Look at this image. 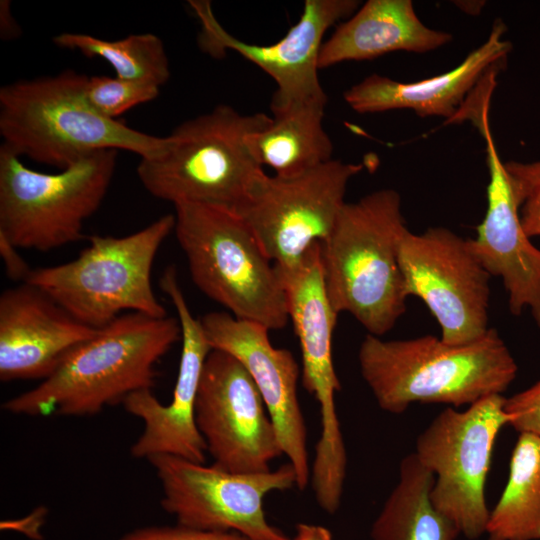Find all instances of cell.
I'll return each instance as SVG.
<instances>
[{
	"instance_id": "cell-30",
	"label": "cell",
	"mask_w": 540,
	"mask_h": 540,
	"mask_svg": "<svg viewBox=\"0 0 540 540\" xmlns=\"http://www.w3.org/2000/svg\"><path fill=\"white\" fill-rule=\"evenodd\" d=\"M18 249L0 233V255L3 260L6 276L13 281L25 283L32 269L19 254Z\"/></svg>"
},
{
	"instance_id": "cell-26",
	"label": "cell",
	"mask_w": 540,
	"mask_h": 540,
	"mask_svg": "<svg viewBox=\"0 0 540 540\" xmlns=\"http://www.w3.org/2000/svg\"><path fill=\"white\" fill-rule=\"evenodd\" d=\"M160 87L107 75L88 76L84 90L87 104L100 116L117 120L133 107L157 98Z\"/></svg>"
},
{
	"instance_id": "cell-28",
	"label": "cell",
	"mask_w": 540,
	"mask_h": 540,
	"mask_svg": "<svg viewBox=\"0 0 540 540\" xmlns=\"http://www.w3.org/2000/svg\"><path fill=\"white\" fill-rule=\"evenodd\" d=\"M504 409L509 426L518 433L540 437V380L523 391L505 397Z\"/></svg>"
},
{
	"instance_id": "cell-3",
	"label": "cell",
	"mask_w": 540,
	"mask_h": 540,
	"mask_svg": "<svg viewBox=\"0 0 540 540\" xmlns=\"http://www.w3.org/2000/svg\"><path fill=\"white\" fill-rule=\"evenodd\" d=\"M408 230L400 194L384 188L346 202L320 242L323 279L334 310L351 314L367 334L383 336L406 311L399 247Z\"/></svg>"
},
{
	"instance_id": "cell-2",
	"label": "cell",
	"mask_w": 540,
	"mask_h": 540,
	"mask_svg": "<svg viewBox=\"0 0 540 540\" xmlns=\"http://www.w3.org/2000/svg\"><path fill=\"white\" fill-rule=\"evenodd\" d=\"M181 339L178 318L128 312L74 348L36 387L2 408L26 416H93L152 389L156 363Z\"/></svg>"
},
{
	"instance_id": "cell-8",
	"label": "cell",
	"mask_w": 540,
	"mask_h": 540,
	"mask_svg": "<svg viewBox=\"0 0 540 540\" xmlns=\"http://www.w3.org/2000/svg\"><path fill=\"white\" fill-rule=\"evenodd\" d=\"M116 149L96 151L58 173L35 171L0 147V233L19 249L50 251L76 242L101 206Z\"/></svg>"
},
{
	"instance_id": "cell-12",
	"label": "cell",
	"mask_w": 540,
	"mask_h": 540,
	"mask_svg": "<svg viewBox=\"0 0 540 540\" xmlns=\"http://www.w3.org/2000/svg\"><path fill=\"white\" fill-rule=\"evenodd\" d=\"M407 296L420 298L441 329V340L462 345L488 330L490 278L467 239L444 227L408 230L399 247Z\"/></svg>"
},
{
	"instance_id": "cell-9",
	"label": "cell",
	"mask_w": 540,
	"mask_h": 540,
	"mask_svg": "<svg viewBox=\"0 0 540 540\" xmlns=\"http://www.w3.org/2000/svg\"><path fill=\"white\" fill-rule=\"evenodd\" d=\"M504 404L503 395H492L463 411L447 407L416 439L414 454L434 475L432 503L469 540L486 533L485 487L497 436L508 425Z\"/></svg>"
},
{
	"instance_id": "cell-24",
	"label": "cell",
	"mask_w": 540,
	"mask_h": 540,
	"mask_svg": "<svg viewBox=\"0 0 540 540\" xmlns=\"http://www.w3.org/2000/svg\"><path fill=\"white\" fill-rule=\"evenodd\" d=\"M488 540H540V437L519 433L505 488L490 511Z\"/></svg>"
},
{
	"instance_id": "cell-17",
	"label": "cell",
	"mask_w": 540,
	"mask_h": 540,
	"mask_svg": "<svg viewBox=\"0 0 540 540\" xmlns=\"http://www.w3.org/2000/svg\"><path fill=\"white\" fill-rule=\"evenodd\" d=\"M473 124L485 141L489 183L485 216L467 244L483 268L501 278L510 312L520 316L528 308L540 328V249L523 230L514 190L492 136L489 109L484 108Z\"/></svg>"
},
{
	"instance_id": "cell-7",
	"label": "cell",
	"mask_w": 540,
	"mask_h": 540,
	"mask_svg": "<svg viewBox=\"0 0 540 540\" xmlns=\"http://www.w3.org/2000/svg\"><path fill=\"white\" fill-rule=\"evenodd\" d=\"M174 227L175 215L166 214L126 236L93 235L75 259L32 269L25 283L45 292L72 317L95 330L124 311L165 317L167 312L152 288L151 271L159 248Z\"/></svg>"
},
{
	"instance_id": "cell-4",
	"label": "cell",
	"mask_w": 540,
	"mask_h": 540,
	"mask_svg": "<svg viewBox=\"0 0 540 540\" xmlns=\"http://www.w3.org/2000/svg\"><path fill=\"white\" fill-rule=\"evenodd\" d=\"M88 76L73 69L0 89L2 145L18 156L65 169L104 149L127 150L149 158L165 146L166 138L104 118L87 104Z\"/></svg>"
},
{
	"instance_id": "cell-29",
	"label": "cell",
	"mask_w": 540,
	"mask_h": 540,
	"mask_svg": "<svg viewBox=\"0 0 540 540\" xmlns=\"http://www.w3.org/2000/svg\"><path fill=\"white\" fill-rule=\"evenodd\" d=\"M118 540H248L236 532L206 531L181 526H148L135 529Z\"/></svg>"
},
{
	"instance_id": "cell-32",
	"label": "cell",
	"mask_w": 540,
	"mask_h": 540,
	"mask_svg": "<svg viewBox=\"0 0 540 540\" xmlns=\"http://www.w3.org/2000/svg\"><path fill=\"white\" fill-rule=\"evenodd\" d=\"M1 36L4 39H11L19 34V28L16 25L10 13V2L1 1L0 3Z\"/></svg>"
},
{
	"instance_id": "cell-6",
	"label": "cell",
	"mask_w": 540,
	"mask_h": 540,
	"mask_svg": "<svg viewBox=\"0 0 540 540\" xmlns=\"http://www.w3.org/2000/svg\"><path fill=\"white\" fill-rule=\"evenodd\" d=\"M175 207V235L195 286L237 319L269 330L288 322L275 264L233 210L198 203Z\"/></svg>"
},
{
	"instance_id": "cell-16",
	"label": "cell",
	"mask_w": 540,
	"mask_h": 540,
	"mask_svg": "<svg viewBox=\"0 0 540 540\" xmlns=\"http://www.w3.org/2000/svg\"><path fill=\"white\" fill-rule=\"evenodd\" d=\"M211 349L234 356L257 386L275 426L283 454L304 490L311 475L307 429L297 395L300 367L293 354L276 348L269 329L227 312H210L199 318Z\"/></svg>"
},
{
	"instance_id": "cell-20",
	"label": "cell",
	"mask_w": 540,
	"mask_h": 540,
	"mask_svg": "<svg viewBox=\"0 0 540 540\" xmlns=\"http://www.w3.org/2000/svg\"><path fill=\"white\" fill-rule=\"evenodd\" d=\"M275 267L285 292L288 318L299 340L302 385L319 405L321 425L332 427L339 421L335 396L341 390L332 355L339 314L326 291L320 242L313 244L297 264Z\"/></svg>"
},
{
	"instance_id": "cell-5",
	"label": "cell",
	"mask_w": 540,
	"mask_h": 540,
	"mask_svg": "<svg viewBox=\"0 0 540 540\" xmlns=\"http://www.w3.org/2000/svg\"><path fill=\"white\" fill-rule=\"evenodd\" d=\"M271 116L242 114L218 105L178 125L160 153L141 158L136 173L152 196L180 203L234 209L253 179L264 169L248 138L265 128Z\"/></svg>"
},
{
	"instance_id": "cell-11",
	"label": "cell",
	"mask_w": 540,
	"mask_h": 540,
	"mask_svg": "<svg viewBox=\"0 0 540 540\" xmlns=\"http://www.w3.org/2000/svg\"><path fill=\"white\" fill-rule=\"evenodd\" d=\"M159 479L161 506L184 527L236 532L248 540H291L271 525L264 498L297 487L288 462L262 473H232L170 455L147 459Z\"/></svg>"
},
{
	"instance_id": "cell-27",
	"label": "cell",
	"mask_w": 540,
	"mask_h": 540,
	"mask_svg": "<svg viewBox=\"0 0 540 540\" xmlns=\"http://www.w3.org/2000/svg\"><path fill=\"white\" fill-rule=\"evenodd\" d=\"M505 168L519 206L524 232L529 238L540 236V160L529 163L508 161Z\"/></svg>"
},
{
	"instance_id": "cell-1",
	"label": "cell",
	"mask_w": 540,
	"mask_h": 540,
	"mask_svg": "<svg viewBox=\"0 0 540 540\" xmlns=\"http://www.w3.org/2000/svg\"><path fill=\"white\" fill-rule=\"evenodd\" d=\"M362 378L378 406L401 414L414 403L470 406L502 395L518 366L495 328L462 345L433 335L383 340L366 334L358 351Z\"/></svg>"
},
{
	"instance_id": "cell-15",
	"label": "cell",
	"mask_w": 540,
	"mask_h": 540,
	"mask_svg": "<svg viewBox=\"0 0 540 540\" xmlns=\"http://www.w3.org/2000/svg\"><path fill=\"white\" fill-rule=\"evenodd\" d=\"M160 288L173 304L181 330L182 350L172 400L163 405L151 389L131 393L124 409L144 424L143 432L131 446L135 458L170 455L195 463H205L207 447L195 420V404L202 370L212 350L201 326L186 302L174 266L160 278Z\"/></svg>"
},
{
	"instance_id": "cell-25",
	"label": "cell",
	"mask_w": 540,
	"mask_h": 540,
	"mask_svg": "<svg viewBox=\"0 0 540 540\" xmlns=\"http://www.w3.org/2000/svg\"><path fill=\"white\" fill-rule=\"evenodd\" d=\"M53 43L79 51L88 58L105 60L121 79L161 87L170 78V67L162 40L152 33L131 34L119 40H104L84 33H60Z\"/></svg>"
},
{
	"instance_id": "cell-19",
	"label": "cell",
	"mask_w": 540,
	"mask_h": 540,
	"mask_svg": "<svg viewBox=\"0 0 540 540\" xmlns=\"http://www.w3.org/2000/svg\"><path fill=\"white\" fill-rule=\"evenodd\" d=\"M505 31L504 23L496 20L487 40L445 73L415 82L372 74L346 90L344 100L362 114L409 109L420 117L440 116L449 122L485 76L503 67L512 47L503 39Z\"/></svg>"
},
{
	"instance_id": "cell-14",
	"label": "cell",
	"mask_w": 540,
	"mask_h": 540,
	"mask_svg": "<svg viewBox=\"0 0 540 540\" xmlns=\"http://www.w3.org/2000/svg\"><path fill=\"white\" fill-rule=\"evenodd\" d=\"M200 22L198 44L204 53L221 58L227 50L240 54L276 83L272 114L306 103H327L318 77V60L326 31L351 16L356 0H306L298 22L279 41L269 45L246 43L231 35L217 20L207 0H190Z\"/></svg>"
},
{
	"instance_id": "cell-13",
	"label": "cell",
	"mask_w": 540,
	"mask_h": 540,
	"mask_svg": "<svg viewBox=\"0 0 540 540\" xmlns=\"http://www.w3.org/2000/svg\"><path fill=\"white\" fill-rule=\"evenodd\" d=\"M195 420L213 466L262 473L283 452L264 400L245 367L212 349L200 379Z\"/></svg>"
},
{
	"instance_id": "cell-22",
	"label": "cell",
	"mask_w": 540,
	"mask_h": 540,
	"mask_svg": "<svg viewBox=\"0 0 540 540\" xmlns=\"http://www.w3.org/2000/svg\"><path fill=\"white\" fill-rule=\"evenodd\" d=\"M325 106L306 103L272 114L270 123L248 138L256 161L284 177L331 161L333 143L323 128Z\"/></svg>"
},
{
	"instance_id": "cell-18",
	"label": "cell",
	"mask_w": 540,
	"mask_h": 540,
	"mask_svg": "<svg viewBox=\"0 0 540 540\" xmlns=\"http://www.w3.org/2000/svg\"><path fill=\"white\" fill-rule=\"evenodd\" d=\"M96 332L31 284L7 289L0 296V380H44Z\"/></svg>"
},
{
	"instance_id": "cell-23",
	"label": "cell",
	"mask_w": 540,
	"mask_h": 540,
	"mask_svg": "<svg viewBox=\"0 0 540 540\" xmlns=\"http://www.w3.org/2000/svg\"><path fill=\"white\" fill-rule=\"evenodd\" d=\"M433 483V473L414 452L404 456L397 483L371 526V540H457L458 528L432 503Z\"/></svg>"
},
{
	"instance_id": "cell-31",
	"label": "cell",
	"mask_w": 540,
	"mask_h": 540,
	"mask_svg": "<svg viewBox=\"0 0 540 540\" xmlns=\"http://www.w3.org/2000/svg\"><path fill=\"white\" fill-rule=\"evenodd\" d=\"M291 540H334L331 532L320 525L299 523Z\"/></svg>"
},
{
	"instance_id": "cell-10",
	"label": "cell",
	"mask_w": 540,
	"mask_h": 540,
	"mask_svg": "<svg viewBox=\"0 0 540 540\" xmlns=\"http://www.w3.org/2000/svg\"><path fill=\"white\" fill-rule=\"evenodd\" d=\"M363 168L332 159L289 177L263 170L233 210L276 266H293L329 236L346 203L348 183Z\"/></svg>"
},
{
	"instance_id": "cell-21",
	"label": "cell",
	"mask_w": 540,
	"mask_h": 540,
	"mask_svg": "<svg viewBox=\"0 0 540 540\" xmlns=\"http://www.w3.org/2000/svg\"><path fill=\"white\" fill-rule=\"evenodd\" d=\"M451 39L450 33L423 24L410 0H368L323 42L318 67L372 60L395 51L426 53Z\"/></svg>"
}]
</instances>
